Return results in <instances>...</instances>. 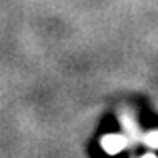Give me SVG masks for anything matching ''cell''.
<instances>
[{
    "instance_id": "cell-1",
    "label": "cell",
    "mask_w": 158,
    "mask_h": 158,
    "mask_svg": "<svg viewBox=\"0 0 158 158\" xmlns=\"http://www.w3.org/2000/svg\"><path fill=\"white\" fill-rule=\"evenodd\" d=\"M126 145H128V139L124 137V135H118V133H109V135H105V137L101 139V147L110 154L120 152Z\"/></svg>"
},
{
    "instance_id": "cell-3",
    "label": "cell",
    "mask_w": 158,
    "mask_h": 158,
    "mask_svg": "<svg viewBox=\"0 0 158 158\" xmlns=\"http://www.w3.org/2000/svg\"><path fill=\"white\" fill-rule=\"evenodd\" d=\"M141 158H156L154 154H145V156H141Z\"/></svg>"
},
{
    "instance_id": "cell-2",
    "label": "cell",
    "mask_w": 158,
    "mask_h": 158,
    "mask_svg": "<svg viewBox=\"0 0 158 158\" xmlns=\"http://www.w3.org/2000/svg\"><path fill=\"white\" fill-rule=\"evenodd\" d=\"M145 145L151 149H158V131H151L145 135Z\"/></svg>"
}]
</instances>
